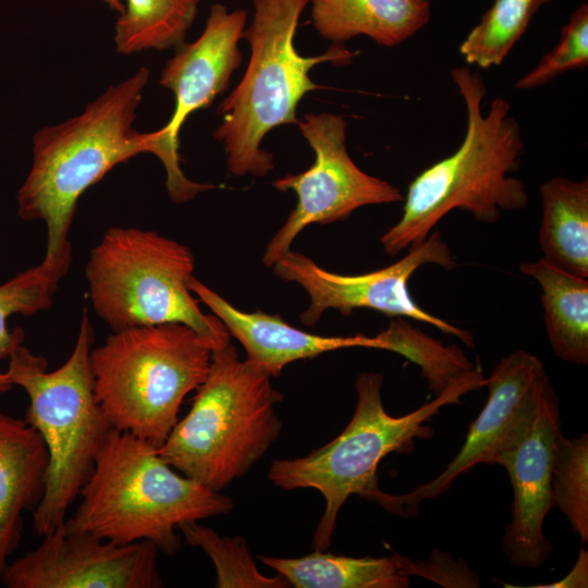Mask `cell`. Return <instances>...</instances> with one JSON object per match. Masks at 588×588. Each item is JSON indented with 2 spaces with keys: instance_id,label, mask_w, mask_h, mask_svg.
<instances>
[{
  "instance_id": "cb8c5ba5",
  "label": "cell",
  "mask_w": 588,
  "mask_h": 588,
  "mask_svg": "<svg viewBox=\"0 0 588 588\" xmlns=\"http://www.w3.org/2000/svg\"><path fill=\"white\" fill-rule=\"evenodd\" d=\"M379 335L385 351L397 353L420 367L421 376L436 396L478 369L461 347L455 344L444 346L406 318H392Z\"/></svg>"
},
{
  "instance_id": "ac0fdd59",
  "label": "cell",
  "mask_w": 588,
  "mask_h": 588,
  "mask_svg": "<svg viewBox=\"0 0 588 588\" xmlns=\"http://www.w3.org/2000/svg\"><path fill=\"white\" fill-rule=\"evenodd\" d=\"M317 33L334 45L367 36L380 46L394 47L428 24V0H309Z\"/></svg>"
},
{
  "instance_id": "5b68a950",
  "label": "cell",
  "mask_w": 588,
  "mask_h": 588,
  "mask_svg": "<svg viewBox=\"0 0 588 588\" xmlns=\"http://www.w3.org/2000/svg\"><path fill=\"white\" fill-rule=\"evenodd\" d=\"M382 384L383 376L379 372L359 373L355 381V411L344 430L308 455L274 460L269 468L268 478L275 487L311 488L323 495L326 507L313 538L315 550L330 547L338 515L351 495L381 505L385 492L379 488L377 469L383 457L393 452H412L416 438L432 433L425 424L441 407L458 404L463 395L485 387V378L478 368L434 400L399 417L387 413Z\"/></svg>"
},
{
  "instance_id": "3957f363",
  "label": "cell",
  "mask_w": 588,
  "mask_h": 588,
  "mask_svg": "<svg viewBox=\"0 0 588 588\" xmlns=\"http://www.w3.org/2000/svg\"><path fill=\"white\" fill-rule=\"evenodd\" d=\"M81 502L63 526L121 544L154 543L173 556L182 523L228 514V495L177 473L148 442L112 429L79 491Z\"/></svg>"
},
{
  "instance_id": "7a4b0ae2",
  "label": "cell",
  "mask_w": 588,
  "mask_h": 588,
  "mask_svg": "<svg viewBox=\"0 0 588 588\" xmlns=\"http://www.w3.org/2000/svg\"><path fill=\"white\" fill-rule=\"evenodd\" d=\"M148 79L149 70L142 66L79 114L35 133L32 167L17 193V215L46 224L44 259L72 253L69 230L83 193L117 164L149 152L147 133L133 127Z\"/></svg>"
},
{
  "instance_id": "ba28073f",
  "label": "cell",
  "mask_w": 588,
  "mask_h": 588,
  "mask_svg": "<svg viewBox=\"0 0 588 588\" xmlns=\"http://www.w3.org/2000/svg\"><path fill=\"white\" fill-rule=\"evenodd\" d=\"M213 350L179 322L113 331L90 352L95 395L110 426L159 449L186 395L206 379Z\"/></svg>"
},
{
  "instance_id": "7402d4cb",
  "label": "cell",
  "mask_w": 588,
  "mask_h": 588,
  "mask_svg": "<svg viewBox=\"0 0 588 588\" xmlns=\"http://www.w3.org/2000/svg\"><path fill=\"white\" fill-rule=\"evenodd\" d=\"M200 0H126L115 24L117 51L167 50L185 41Z\"/></svg>"
},
{
  "instance_id": "4fadbf2b",
  "label": "cell",
  "mask_w": 588,
  "mask_h": 588,
  "mask_svg": "<svg viewBox=\"0 0 588 588\" xmlns=\"http://www.w3.org/2000/svg\"><path fill=\"white\" fill-rule=\"evenodd\" d=\"M489 397L470 424L457 454L442 473L408 493L387 494L383 509L404 517L415 516L419 505L445 493L454 480L478 464H495L529 428L543 394L553 387L542 363L517 350L504 356L485 379Z\"/></svg>"
},
{
  "instance_id": "ffe728a7",
  "label": "cell",
  "mask_w": 588,
  "mask_h": 588,
  "mask_svg": "<svg viewBox=\"0 0 588 588\" xmlns=\"http://www.w3.org/2000/svg\"><path fill=\"white\" fill-rule=\"evenodd\" d=\"M541 289L544 324L554 355L565 362L588 364V281L543 258L519 266Z\"/></svg>"
},
{
  "instance_id": "8fae6325",
  "label": "cell",
  "mask_w": 588,
  "mask_h": 588,
  "mask_svg": "<svg viewBox=\"0 0 588 588\" xmlns=\"http://www.w3.org/2000/svg\"><path fill=\"white\" fill-rule=\"evenodd\" d=\"M428 264L445 270L457 267L438 230L421 243L411 246L402 259L363 274L328 271L304 254L291 249L272 268L279 279L297 283L308 294V307L299 315L306 326L316 324L328 309L350 315L354 309L368 308L392 318L403 317L431 324L473 346L470 332L426 311L412 297L408 282L417 269Z\"/></svg>"
},
{
  "instance_id": "277c9868",
  "label": "cell",
  "mask_w": 588,
  "mask_h": 588,
  "mask_svg": "<svg viewBox=\"0 0 588 588\" xmlns=\"http://www.w3.org/2000/svg\"><path fill=\"white\" fill-rule=\"evenodd\" d=\"M86 311L73 351L58 369L49 371L47 359L26 347L24 338L8 356L5 372L29 400L25 421L41 436L49 454L45 493L33 512L39 536L64 523L113 429L95 395L90 368L95 335Z\"/></svg>"
},
{
  "instance_id": "8992f818",
  "label": "cell",
  "mask_w": 588,
  "mask_h": 588,
  "mask_svg": "<svg viewBox=\"0 0 588 588\" xmlns=\"http://www.w3.org/2000/svg\"><path fill=\"white\" fill-rule=\"evenodd\" d=\"M159 455L179 473L220 492L245 476L277 441L282 401L271 376L241 360L231 342L212 351L208 375Z\"/></svg>"
},
{
  "instance_id": "e0dca14e",
  "label": "cell",
  "mask_w": 588,
  "mask_h": 588,
  "mask_svg": "<svg viewBox=\"0 0 588 588\" xmlns=\"http://www.w3.org/2000/svg\"><path fill=\"white\" fill-rule=\"evenodd\" d=\"M49 454L38 431L0 412V579L22 539L23 514L40 503Z\"/></svg>"
},
{
  "instance_id": "484cf974",
  "label": "cell",
  "mask_w": 588,
  "mask_h": 588,
  "mask_svg": "<svg viewBox=\"0 0 588 588\" xmlns=\"http://www.w3.org/2000/svg\"><path fill=\"white\" fill-rule=\"evenodd\" d=\"M186 543L198 547L213 562L217 588H289L291 584L280 574H261L242 537H222L198 520L177 526Z\"/></svg>"
},
{
  "instance_id": "83f0119b",
  "label": "cell",
  "mask_w": 588,
  "mask_h": 588,
  "mask_svg": "<svg viewBox=\"0 0 588 588\" xmlns=\"http://www.w3.org/2000/svg\"><path fill=\"white\" fill-rule=\"evenodd\" d=\"M588 65V5L580 4L562 28L559 42L538 63L522 75L514 87L529 90L541 87L568 71Z\"/></svg>"
},
{
  "instance_id": "7c38bea8",
  "label": "cell",
  "mask_w": 588,
  "mask_h": 588,
  "mask_svg": "<svg viewBox=\"0 0 588 588\" xmlns=\"http://www.w3.org/2000/svg\"><path fill=\"white\" fill-rule=\"evenodd\" d=\"M246 21L245 10L229 11L221 3L212 4L201 35L193 42L177 46L161 71L159 84L173 93L174 111L164 126L147 133V139L149 152L157 156L166 169L167 189L173 201L184 203L215 188L184 175L179 135L189 114L208 108L229 88L231 76L242 62L238 42Z\"/></svg>"
},
{
  "instance_id": "44dd1931",
  "label": "cell",
  "mask_w": 588,
  "mask_h": 588,
  "mask_svg": "<svg viewBox=\"0 0 588 588\" xmlns=\"http://www.w3.org/2000/svg\"><path fill=\"white\" fill-rule=\"evenodd\" d=\"M542 218L539 245L543 259L588 278V180L555 176L539 186Z\"/></svg>"
},
{
  "instance_id": "d4e9b609",
  "label": "cell",
  "mask_w": 588,
  "mask_h": 588,
  "mask_svg": "<svg viewBox=\"0 0 588 588\" xmlns=\"http://www.w3.org/2000/svg\"><path fill=\"white\" fill-rule=\"evenodd\" d=\"M549 0H494L460 46L467 64L482 70L503 63L534 14Z\"/></svg>"
},
{
  "instance_id": "9a60e30c",
  "label": "cell",
  "mask_w": 588,
  "mask_h": 588,
  "mask_svg": "<svg viewBox=\"0 0 588 588\" xmlns=\"http://www.w3.org/2000/svg\"><path fill=\"white\" fill-rule=\"evenodd\" d=\"M561 434L559 399L551 387L527 431L497 460L495 464L507 471L513 489L512 518L504 527L501 547L516 567L539 568L552 551L543 523L553 506L551 473Z\"/></svg>"
},
{
  "instance_id": "5bb4252c",
  "label": "cell",
  "mask_w": 588,
  "mask_h": 588,
  "mask_svg": "<svg viewBox=\"0 0 588 588\" xmlns=\"http://www.w3.org/2000/svg\"><path fill=\"white\" fill-rule=\"evenodd\" d=\"M9 563L7 588H158L157 547L149 541L121 544L63 524Z\"/></svg>"
},
{
  "instance_id": "6da1fadb",
  "label": "cell",
  "mask_w": 588,
  "mask_h": 588,
  "mask_svg": "<svg viewBox=\"0 0 588 588\" xmlns=\"http://www.w3.org/2000/svg\"><path fill=\"white\" fill-rule=\"evenodd\" d=\"M451 77L465 103L464 138L453 154L409 183L400 220L380 238L390 256L421 243L454 209L494 223L503 211L528 204L525 183L512 175L520 166L524 140L510 102L497 97L485 113L482 77L467 65L454 66Z\"/></svg>"
},
{
  "instance_id": "f546056e",
  "label": "cell",
  "mask_w": 588,
  "mask_h": 588,
  "mask_svg": "<svg viewBox=\"0 0 588 588\" xmlns=\"http://www.w3.org/2000/svg\"><path fill=\"white\" fill-rule=\"evenodd\" d=\"M111 9L118 11V13H122L124 9V4L120 0H103Z\"/></svg>"
},
{
  "instance_id": "2e32d148",
  "label": "cell",
  "mask_w": 588,
  "mask_h": 588,
  "mask_svg": "<svg viewBox=\"0 0 588 588\" xmlns=\"http://www.w3.org/2000/svg\"><path fill=\"white\" fill-rule=\"evenodd\" d=\"M188 287L224 323L230 335L244 346L245 360L271 377L279 376L293 362L314 358L326 352L347 347H385L379 334L322 336L292 327L279 315L237 309L194 275Z\"/></svg>"
},
{
  "instance_id": "52a82bcc",
  "label": "cell",
  "mask_w": 588,
  "mask_h": 588,
  "mask_svg": "<svg viewBox=\"0 0 588 588\" xmlns=\"http://www.w3.org/2000/svg\"><path fill=\"white\" fill-rule=\"evenodd\" d=\"M254 15L243 38L250 56L245 74L221 102L222 122L213 133L226 154L232 175L265 176L273 168L272 154L261 149L273 128L298 122L296 109L303 97L321 88L309 76L318 64L344 65L354 53L342 45L314 56L299 54L294 38L309 0H252Z\"/></svg>"
},
{
  "instance_id": "603a6c76",
  "label": "cell",
  "mask_w": 588,
  "mask_h": 588,
  "mask_svg": "<svg viewBox=\"0 0 588 588\" xmlns=\"http://www.w3.org/2000/svg\"><path fill=\"white\" fill-rule=\"evenodd\" d=\"M72 254L56 257L28 268L0 284V360L8 359L14 344L24 338L21 328L10 330L8 320L13 315L30 316L49 308L59 282L69 271ZM5 371L0 369V393L11 390Z\"/></svg>"
},
{
  "instance_id": "f1b7e54d",
  "label": "cell",
  "mask_w": 588,
  "mask_h": 588,
  "mask_svg": "<svg viewBox=\"0 0 588 588\" xmlns=\"http://www.w3.org/2000/svg\"><path fill=\"white\" fill-rule=\"evenodd\" d=\"M536 588H586L588 587V553L581 549L572 571L562 579L550 585H537Z\"/></svg>"
},
{
  "instance_id": "30bf717a",
  "label": "cell",
  "mask_w": 588,
  "mask_h": 588,
  "mask_svg": "<svg viewBox=\"0 0 588 588\" xmlns=\"http://www.w3.org/2000/svg\"><path fill=\"white\" fill-rule=\"evenodd\" d=\"M297 126L316 158L306 171L273 182L279 191H293L297 204L267 244L262 256L267 267L287 253L308 225L342 221L360 207L404 199L400 188L366 173L353 161L346 147L347 122L342 115L307 114Z\"/></svg>"
},
{
  "instance_id": "d6986e66",
  "label": "cell",
  "mask_w": 588,
  "mask_h": 588,
  "mask_svg": "<svg viewBox=\"0 0 588 588\" xmlns=\"http://www.w3.org/2000/svg\"><path fill=\"white\" fill-rule=\"evenodd\" d=\"M258 560L296 588H405L413 566L411 559L397 554L353 558L318 550L299 558Z\"/></svg>"
},
{
  "instance_id": "9c48e42d",
  "label": "cell",
  "mask_w": 588,
  "mask_h": 588,
  "mask_svg": "<svg viewBox=\"0 0 588 588\" xmlns=\"http://www.w3.org/2000/svg\"><path fill=\"white\" fill-rule=\"evenodd\" d=\"M194 268L186 245L155 231L115 226L91 248L85 275L95 313L113 331L179 322L217 350L231 335L217 316L199 308L188 287Z\"/></svg>"
},
{
  "instance_id": "4316f807",
  "label": "cell",
  "mask_w": 588,
  "mask_h": 588,
  "mask_svg": "<svg viewBox=\"0 0 588 588\" xmlns=\"http://www.w3.org/2000/svg\"><path fill=\"white\" fill-rule=\"evenodd\" d=\"M551 493L553 506L566 516L573 532L583 543L588 541V436L565 438L556 441L552 473Z\"/></svg>"
}]
</instances>
